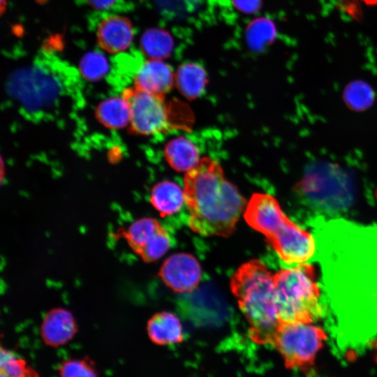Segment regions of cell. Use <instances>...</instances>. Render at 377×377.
<instances>
[{
    "label": "cell",
    "instance_id": "obj_1",
    "mask_svg": "<svg viewBox=\"0 0 377 377\" xmlns=\"http://www.w3.org/2000/svg\"><path fill=\"white\" fill-rule=\"evenodd\" d=\"M312 223L330 321L339 333L351 337L375 332L377 226L323 217Z\"/></svg>",
    "mask_w": 377,
    "mask_h": 377
},
{
    "label": "cell",
    "instance_id": "obj_2",
    "mask_svg": "<svg viewBox=\"0 0 377 377\" xmlns=\"http://www.w3.org/2000/svg\"><path fill=\"white\" fill-rule=\"evenodd\" d=\"M184 193L189 228L206 237H229L247 204L219 162L208 156L185 173Z\"/></svg>",
    "mask_w": 377,
    "mask_h": 377
},
{
    "label": "cell",
    "instance_id": "obj_3",
    "mask_svg": "<svg viewBox=\"0 0 377 377\" xmlns=\"http://www.w3.org/2000/svg\"><path fill=\"white\" fill-rule=\"evenodd\" d=\"M230 288L249 323L251 339L258 345H272L281 325L274 274L260 260H250L234 273Z\"/></svg>",
    "mask_w": 377,
    "mask_h": 377
},
{
    "label": "cell",
    "instance_id": "obj_4",
    "mask_svg": "<svg viewBox=\"0 0 377 377\" xmlns=\"http://www.w3.org/2000/svg\"><path fill=\"white\" fill-rule=\"evenodd\" d=\"M244 216L253 229L265 236L286 263L300 265L314 256V237L290 221L272 195L253 193L246 204Z\"/></svg>",
    "mask_w": 377,
    "mask_h": 377
},
{
    "label": "cell",
    "instance_id": "obj_5",
    "mask_svg": "<svg viewBox=\"0 0 377 377\" xmlns=\"http://www.w3.org/2000/svg\"><path fill=\"white\" fill-rule=\"evenodd\" d=\"M275 300L281 323H312L324 313L316 269L306 263L274 274Z\"/></svg>",
    "mask_w": 377,
    "mask_h": 377
},
{
    "label": "cell",
    "instance_id": "obj_6",
    "mask_svg": "<svg viewBox=\"0 0 377 377\" xmlns=\"http://www.w3.org/2000/svg\"><path fill=\"white\" fill-rule=\"evenodd\" d=\"M326 339L325 330L312 323H281L272 346L286 369L304 371L314 364Z\"/></svg>",
    "mask_w": 377,
    "mask_h": 377
},
{
    "label": "cell",
    "instance_id": "obj_7",
    "mask_svg": "<svg viewBox=\"0 0 377 377\" xmlns=\"http://www.w3.org/2000/svg\"><path fill=\"white\" fill-rule=\"evenodd\" d=\"M121 96L130 108V131L138 135H152L171 128L170 112L165 96L132 87L125 89Z\"/></svg>",
    "mask_w": 377,
    "mask_h": 377
},
{
    "label": "cell",
    "instance_id": "obj_8",
    "mask_svg": "<svg viewBox=\"0 0 377 377\" xmlns=\"http://www.w3.org/2000/svg\"><path fill=\"white\" fill-rule=\"evenodd\" d=\"M320 174V173H319ZM309 174L300 185L299 194L308 207L321 214L334 215L346 210L352 202V190L345 179H324Z\"/></svg>",
    "mask_w": 377,
    "mask_h": 377
},
{
    "label": "cell",
    "instance_id": "obj_9",
    "mask_svg": "<svg viewBox=\"0 0 377 377\" xmlns=\"http://www.w3.org/2000/svg\"><path fill=\"white\" fill-rule=\"evenodd\" d=\"M116 235L124 238L132 251L145 263L160 259L171 246L168 232L153 218L138 219L126 228L119 229Z\"/></svg>",
    "mask_w": 377,
    "mask_h": 377
},
{
    "label": "cell",
    "instance_id": "obj_10",
    "mask_svg": "<svg viewBox=\"0 0 377 377\" xmlns=\"http://www.w3.org/2000/svg\"><path fill=\"white\" fill-rule=\"evenodd\" d=\"M162 281L177 293H188L198 285L202 269L192 255L179 253L172 255L162 265L158 272Z\"/></svg>",
    "mask_w": 377,
    "mask_h": 377
},
{
    "label": "cell",
    "instance_id": "obj_11",
    "mask_svg": "<svg viewBox=\"0 0 377 377\" xmlns=\"http://www.w3.org/2000/svg\"><path fill=\"white\" fill-rule=\"evenodd\" d=\"M97 41L104 50L116 54L126 50L131 45L134 29L126 17L100 13L94 20Z\"/></svg>",
    "mask_w": 377,
    "mask_h": 377
},
{
    "label": "cell",
    "instance_id": "obj_12",
    "mask_svg": "<svg viewBox=\"0 0 377 377\" xmlns=\"http://www.w3.org/2000/svg\"><path fill=\"white\" fill-rule=\"evenodd\" d=\"M78 330L73 314L62 307L53 308L44 316L40 334L43 343L52 348H59L67 344Z\"/></svg>",
    "mask_w": 377,
    "mask_h": 377
},
{
    "label": "cell",
    "instance_id": "obj_13",
    "mask_svg": "<svg viewBox=\"0 0 377 377\" xmlns=\"http://www.w3.org/2000/svg\"><path fill=\"white\" fill-rule=\"evenodd\" d=\"M133 80L135 87L165 96L175 84V73L170 66L162 60L150 59L140 65Z\"/></svg>",
    "mask_w": 377,
    "mask_h": 377
},
{
    "label": "cell",
    "instance_id": "obj_14",
    "mask_svg": "<svg viewBox=\"0 0 377 377\" xmlns=\"http://www.w3.org/2000/svg\"><path fill=\"white\" fill-rule=\"evenodd\" d=\"M147 332L149 339L158 346L178 343L184 340L180 320L170 312L153 315L147 322Z\"/></svg>",
    "mask_w": 377,
    "mask_h": 377
},
{
    "label": "cell",
    "instance_id": "obj_15",
    "mask_svg": "<svg viewBox=\"0 0 377 377\" xmlns=\"http://www.w3.org/2000/svg\"><path fill=\"white\" fill-rule=\"evenodd\" d=\"M164 155L171 168L185 172L195 167L201 158L196 145L184 137L169 141L165 146Z\"/></svg>",
    "mask_w": 377,
    "mask_h": 377
},
{
    "label": "cell",
    "instance_id": "obj_16",
    "mask_svg": "<svg viewBox=\"0 0 377 377\" xmlns=\"http://www.w3.org/2000/svg\"><path fill=\"white\" fill-rule=\"evenodd\" d=\"M150 202L162 217L174 214L185 203L184 190L173 182H160L151 189Z\"/></svg>",
    "mask_w": 377,
    "mask_h": 377
},
{
    "label": "cell",
    "instance_id": "obj_17",
    "mask_svg": "<svg viewBox=\"0 0 377 377\" xmlns=\"http://www.w3.org/2000/svg\"><path fill=\"white\" fill-rule=\"evenodd\" d=\"M207 82L206 71L200 64L187 62L182 64L175 73V84L186 98L193 100L204 91Z\"/></svg>",
    "mask_w": 377,
    "mask_h": 377
},
{
    "label": "cell",
    "instance_id": "obj_18",
    "mask_svg": "<svg viewBox=\"0 0 377 377\" xmlns=\"http://www.w3.org/2000/svg\"><path fill=\"white\" fill-rule=\"evenodd\" d=\"M95 114L98 121L108 128H123L130 124L129 105L122 96L103 101L97 106Z\"/></svg>",
    "mask_w": 377,
    "mask_h": 377
},
{
    "label": "cell",
    "instance_id": "obj_19",
    "mask_svg": "<svg viewBox=\"0 0 377 377\" xmlns=\"http://www.w3.org/2000/svg\"><path fill=\"white\" fill-rule=\"evenodd\" d=\"M140 45L144 54L151 59L162 60L171 54L174 43L167 31L153 28L142 35Z\"/></svg>",
    "mask_w": 377,
    "mask_h": 377
},
{
    "label": "cell",
    "instance_id": "obj_20",
    "mask_svg": "<svg viewBox=\"0 0 377 377\" xmlns=\"http://www.w3.org/2000/svg\"><path fill=\"white\" fill-rule=\"evenodd\" d=\"M0 377H40L27 361L15 353L1 346Z\"/></svg>",
    "mask_w": 377,
    "mask_h": 377
},
{
    "label": "cell",
    "instance_id": "obj_21",
    "mask_svg": "<svg viewBox=\"0 0 377 377\" xmlns=\"http://www.w3.org/2000/svg\"><path fill=\"white\" fill-rule=\"evenodd\" d=\"M276 35V29L274 22L265 17L253 20L246 31L247 43L254 50H260L271 44Z\"/></svg>",
    "mask_w": 377,
    "mask_h": 377
},
{
    "label": "cell",
    "instance_id": "obj_22",
    "mask_svg": "<svg viewBox=\"0 0 377 377\" xmlns=\"http://www.w3.org/2000/svg\"><path fill=\"white\" fill-rule=\"evenodd\" d=\"M109 62L106 57L99 51L86 53L80 62V71L89 80L103 77L109 71Z\"/></svg>",
    "mask_w": 377,
    "mask_h": 377
},
{
    "label": "cell",
    "instance_id": "obj_23",
    "mask_svg": "<svg viewBox=\"0 0 377 377\" xmlns=\"http://www.w3.org/2000/svg\"><path fill=\"white\" fill-rule=\"evenodd\" d=\"M57 370L59 377H98L95 364L89 357L64 360Z\"/></svg>",
    "mask_w": 377,
    "mask_h": 377
},
{
    "label": "cell",
    "instance_id": "obj_24",
    "mask_svg": "<svg viewBox=\"0 0 377 377\" xmlns=\"http://www.w3.org/2000/svg\"><path fill=\"white\" fill-rule=\"evenodd\" d=\"M344 94L348 105L357 110L367 108L371 104L374 98L371 89L368 84L360 81L350 84Z\"/></svg>",
    "mask_w": 377,
    "mask_h": 377
},
{
    "label": "cell",
    "instance_id": "obj_25",
    "mask_svg": "<svg viewBox=\"0 0 377 377\" xmlns=\"http://www.w3.org/2000/svg\"><path fill=\"white\" fill-rule=\"evenodd\" d=\"M79 1L103 13L121 11L128 8V4L124 0H79Z\"/></svg>",
    "mask_w": 377,
    "mask_h": 377
},
{
    "label": "cell",
    "instance_id": "obj_26",
    "mask_svg": "<svg viewBox=\"0 0 377 377\" xmlns=\"http://www.w3.org/2000/svg\"><path fill=\"white\" fill-rule=\"evenodd\" d=\"M361 3L359 0H340L338 6L341 11L353 19L360 20L363 17Z\"/></svg>",
    "mask_w": 377,
    "mask_h": 377
},
{
    "label": "cell",
    "instance_id": "obj_27",
    "mask_svg": "<svg viewBox=\"0 0 377 377\" xmlns=\"http://www.w3.org/2000/svg\"><path fill=\"white\" fill-rule=\"evenodd\" d=\"M231 2L238 10L246 14L256 13L261 6L260 0H231Z\"/></svg>",
    "mask_w": 377,
    "mask_h": 377
},
{
    "label": "cell",
    "instance_id": "obj_28",
    "mask_svg": "<svg viewBox=\"0 0 377 377\" xmlns=\"http://www.w3.org/2000/svg\"><path fill=\"white\" fill-rule=\"evenodd\" d=\"M362 3L369 6H377V0H359Z\"/></svg>",
    "mask_w": 377,
    "mask_h": 377
},
{
    "label": "cell",
    "instance_id": "obj_29",
    "mask_svg": "<svg viewBox=\"0 0 377 377\" xmlns=\"http://www.w3.org/2000/svg\"><path fill=\"white\" fill-rule=\"evenodd\" d=\"M374 348L376 352V362L377 363V339H376L373 343Z\"/></svg>",
    "mask_w": 377,
    "mask_h": 377
},
{
    "label": "cell",
    "instance_id": "obj_30",
    "mask_svg": "<svg viewBox=\"0 0 377 377\" xmlns=\"http://www.w3.org/2000/svg\"><path fill=\"white\" fill-rule=\"evenodd\" d=\"M6 0H1V12L4 10V6L6 5Z\"/></svg>",
    "mask_w": 377,
    "mask_h": 377
},
{
    "label": "cell",
    "instance_id": "obj_31",
    "mask_svg": "<svg viewBox=\"0 0 377 377\" xmlns=\"http://www.w3.org/2000/svg\"><path fill=\"white\" fill-rule=\"evenodd\" d=\"M376 198H377V190H376Z\"/></svg>",
    "mask_w": 377,
    "mask_h": 377
}]
</instances>
